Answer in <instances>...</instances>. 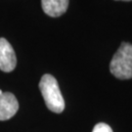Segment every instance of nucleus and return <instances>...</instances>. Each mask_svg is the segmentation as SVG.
<instances>
[{
	"instance_id": "obj_7",
	"label": "nucleus",
	"mask_w": 132,
	"mask_h": 132,
	"mask_svg": "<svg viewBox=\"0 0 132 132\" xmlns=\"http://www.w3.org/2000/svg\"><path fill=\"white\" fill-rule=\"evenodd\" d=\"M2 93H3V91H2V90L0 89V94H2Z\"/></svg>"
},
{
	"instance_id": "obj_5",
	"label": "nucleus",
	"mask_w": 132,
	"mask_h": 132,
	"mask_svg": "<svg viewBox=\"0 0 132 132\" xmlns=\"http://www.w3.org/2000/svg\"><path fill=\"white\" fill-rule=\"evenodd\" d=\"M69 2L70 0H41V6L45 14L57 18L66 13Z\"/></svg>"
},
{
	"instance_id": "obj_3",
	"label": "nucleus",
	"mask_w": 132,
	"mask_h": 132,
	"mask_svg": "<svg viewBox=\"0 0 132 132\" xmlns=\"http://www.w3.org/2000/svg\"><path fill=\"white\" fill-rule=\"evenodd\" d=\"M17 66V57L12 45L5 38H0V70L5 72L14 71Z\"/></svg>"
},
{
	"instance_id": "obj_4",
	"label": "nucleus",
	"mask_w": 132,
	"mask_h": 132,
	"mask_svg": "<svg viewBox=\"0 0 132 132\" xmlns=\"http://www.w3.org/2000/svg\"><path fill=\"white\" fill-rule=\"evenodd\" d=\"M19 110L16 96L10 92L0 94V120H8L13 118Z\"/></svg>"
},
{
	"instance_id": "obj_1",
	"label": "nucleus",
	"mask_w": 132,
	"mask_h": 132,
	"mask_svg": "<svg viewBox=\"0 0 132 132\" xmlns=\"http://www.w3.org/2000/svg\"><path fill=\"white\" fill-rule=\"evenodd\" d=\"M39 89L42 94L44 102L51 112L62 113L65 110V101L57 79L51 75H44L39 81Z\"/></svg>"
},
{
	"instance_id": "obj_2",
	"label": "nucleus",
	"mask_w": 132,
	"mask_h": 132,
	"mask_svg": "<svg viewBox=\"0 0 132 132\" xmlns=\"http://www.w3.org/2000/svg\"><path fill=\"white\" fill-rule=\"evenodd\" d=\"M110 71L118 79L132 78V43H121L111 61Z\"/></svg>"
},
{
	"instance_id": "obj_8",
	"label": "nucleus",
	"mask_w": 132,
	"mask_h": 132,
	"mask_svg": "<svg viewBox=\"0 0 132 132\" xmlns=\"http://www.w3.org/2000/svg\"><path fill=\"white\" fill-rule=\"evenodd\" d=\"M121 1H132V0H121Z\"/></svg>"
},
{
	"instance_id": "obj_6",
	"label": "nucleus",
	"mask_w": 132,
	"mask_h": 132,
	"mask_svg": "<svg viewBox=\"0 0 132 132\" xmlns=\"http://www.w3.org/2000/svg\"><path fill=\"white\" fill-rule=\"evenodd\" d=\"M92 132H113V129H112V127L110 125H108L107 123L100 122V123H97L95 125Z\"/></svg>"
}]
</instances>
